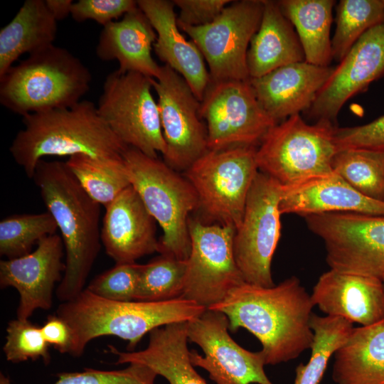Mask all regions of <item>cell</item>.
Instances as JSON below:
<instances>
[{"mask_svg": "<svg viewBox=\"0 0 384 384\" xmlns=\"http://www.w3.org/2000/svg\"><path fill=\"white\" fill-rule=\"evenodd\" d=\"M206 309L181 297L161 302L112 301L85 288L73 299L62 302L55 314L71 327L74 335L71 356L79 357L90 341L103 336L127 341L128 351H133L142 337L152 330L174 323L188 322Z\"/></svg>", "mask_w": 384, "mask_h": 384, "instance_id": "277c9868", "label": "cell"}, {"mask_svg": "<svg viewBox=\"0 0 384 384\" xmlns=\"http://www.w3.org/2000/svg\"><path fill=\"white\" fill-rule=\"evenodd\" d=\"M304 60L297 32L278 1L263 0L260 25L247 53L250 78H257L280 67Z\"/></svg>", "mask_w": 384, "mask_h": 384, "instance_id": "484cf974", "label": "cell"}, {"mask_svg": "<svg viewBox=\"0 0 384 384\" xmlns=\"http://www.w3.org/2000/svg\"><path fill=\"white\" fill-rule=\"evenodd\" d=\"M279 211L302 216L326 213L384 215V201L362 194L333 171L294 186H283Z\"/></svg>", "mask_w": 384, "mask_h": 384, "instance_id": "603a6c76", "label": "cell"}, {"mask_svg": "<svg viewBox=\"0 0 384 384\" xmlns=\"http://www.w3.org/2000/svg\"><path fill=\"white\" fill-rule=\"evenodd\" d=\"M311 298L326 316L362 326L384 319V287L378 278L330 269L319 277Z\"/></svg>", "mask_w": 384, "mask_h": 384, "instance_id": "ffe728a7", "label": "cell"}, {"mask_svg": "<svg viewBox=\"0 0 384 384\" xmlns=\"http://www.w3.org/2000/svg\"><path fill=\"white\" fill-rule=\"evenodd\" d=\"M384 75V23L368 30L354 43L306 112L316 122H334L344 103Z\"/></svg>", "mask_w": 384, "mask_h": 384, "instance_id": "e0dca14e", "label": "cell"}, {"mask_svg": "<svg viewBox=\"0 0 384 384\" xmlns=\"http://www.w3.org/2000/svg\"><path fill=\"white\" fill-rule=\"evenodd\" d=\"M187 322L156 328L149 332L147 347L139 351L122 352L112 347L115 364L144 365L169 384H208L192 365L187 343Z\"/></svg>", "mask_w": 384, "mask_h": 384, "instance_id": "d4e9b609", "label": "cell"}, {"mask_svg": "<svg viewBox=\"0 0 384 384\" xmlns=\"http://www.w3.org/2000/svg\"><path fill=\"white\" fill-rule=\"evenodd\" d=\"M72 0H45L46 6L56 21H61L71 14Z\"/></svg>", "mask_w": 384, "mask_h": 384, "instance_id": "7bdbcfd3", "label": "cell"}, {"mask_svg": "<svg viewBox=\"0 0 384 384\" xmlns=\"http://www.w3.org/2000/svg\"><path fill=\"white\" fill-rule=\"evenodd\" d=\"M382 282H383V287H384V277H383V279H382Z\"/></svg>", "mask_w": 384, "mask_h": 384, "instance_id": "ee69618b", "label": "cell"}, {"mask_svg": "<svg viewBox=\"0 0 384 384\" xmlns=\"http://www.w3.org/2000/svg\"><path fill=\"white\" fill-rule=\"evenodd\" d=\"M57 230V224L48 211L8 216L0 222V255L7 259L28 255L35 244L55 234Z\"/></svg>", "mask_w": 384, "mask_h": 384, "instance_id": "e575fe53", "label": "cell"}, {"mask_svg": "<svg viewBox=\"0 0 384 384\" xmlns=\"http://www.w3.org/2000/svg\"><path fill=\"white\" fill-rule=\"evenodd\" d=\"M314 332L310 358L296 368L294 384H319L329 359L345 342L353 324L338 316H321L313 314L310 321Z\"/></svg>", "mask_w": 384, "mask_h": 384, "instance_id": "4dcf8cb0", "label": "cell"}, {"mask_svg": "<svg viewBox=\"0 0 384 384\" xmlns=\"http://www.w3.org/2000/svg\"><path fill=\"white\" fill-rule=\"evenodd\" d=\"M191 252L181 298L208 309L245 283L237 266L233 226L189 218Z\"/></svg>", "mask_w": 384, "mask_h": 384, "instance_id": "5bb4252c", "label": "cell"}, {"mask_svg": "<svg viewBox=\"0 0 384 384\" xmlns=\"http://www.w3.org/2000/svg\"><path fill=\"white\" fill-rule=\"evenodd\" d=\"M334 356L336 384H384V319L353 328Z\"/></svg>", "mask_w": 384, "mask_h": 384, "instance_id": "4316f807", "label": "cell"}, {"mask_svg": "<svg viewBox=\"0 0 384 384\" xmlns=\"http://www.w3.org/2000/svg\"><path fill=\"white\" fill-rule=\"evenodd\" d=\"M65 164L85 191L104 207L131 185L123 158L100 159L76 154Z\"/></svg>", "mask_w": 384, "mask_h": 384, "instance_id": "f546056e", "label": "cell"}, {"mask_svg": "<svg viewBox=\"0 0 384 384\" xmlns=\"http://www.w3.org/2000/svg\"><path fill=\"white\" fill-rule=\"evenodd\" d=\"M151 78L116 70L105 78L97 112L126 146L158 158L166 151L159 110L151 93Z\"/></svg>", "mask_w": 384, "mask_h": 384, "instance_id": "9c48e42d", "label": "cell"}, {"mask_svg": "<svg viewBox=\"0 0 384 384\" xmlns=\"http://www.w3.org/2000/svg\"><path fill=\"white\" fill-rule=\"evenodd\" d=\"M46 342L61 353L71 356L74 335L70 325L57 314L50 315L41 327Z\"/></svg>", "mask_w": 384, "mask_h": 384, "instance_id": "b9f144b4", "label": "cell"}, {"mask_svg": "<svg viewBox=\"0 0 384 384\" xmlns=\"http://www.w3.org/2000/svg\"><path fill=\"white\" fill-rule=\"evenodd\" d=\"M332 169L362 194L384 201V151L340 149L334 158Z\"/></svg>", "mask_w": 384, "mask_h": 384, "instance_id": "1f68e13d", "label": "cell"}, {"mask_svg": "<svg viewBox=\"0 0 384 384\" xmlns=\"http://www.w3.org/2000/svg\"><path fill=\"white\" fill-rule=\"evenodd\" d=\"M63 255L62 238L55 233L42 238L28 255L1 260V288L14 287L19 294L17 319H28L36 309L51 308L54 287L65 269Z\"/></svg>", "mask_w": 384, "mask_h": 384, "instance_id": "ac0fdd59", "label": "cell"}, {"mask_svg": "<svg viewBox=\"0 0 384 384\" xmlns=\"http://www.w3.org/2000/svg\"><path fill=\"white\" fill-rule=\"evenodd\" d=\"M137 7L134 0H79L73 2L70 15L77 22L92 20L105 26Z\"/></svg>", "mask_w": 384, "mask_h": 384, "instance_id": "f35d334b", "label": "cell"}, {"mask_svg": "<svg viewBox=\"0 0 384 384\" xmlns=\"http://www.w3.org/2000/svg\"><path fill=\"white\" fill-rule=\"evenodd\" d=\"M137 1L156 31V40L153 46L156 55L186 81L201 102L210 80L209 72L200 50L180 32L173 1Z\"/></svg>", "mask_w": 384, "mask_h": 384, "instance_id": "7402d4cb", "label": "cell"}, {"mask_svg": "<svg viewBox=\"0 0 384 384\" xmlns=\"http://www.w3.org/2000/svg\"><path fill=\"white\" fill-rule=\"evenodd\" d=\"M92 75L82 61L54 44L30 54L0 77V102L22 117L68 108L81 101Z\"/></svg>", "mask_w": 384, "mask_h": 384, "instance_id": "5b68a950", "label": "cell"}, {"mask_svg": "<svg viewBox=\"0 0 384 384\" xmlns=\"http://www.w3.org/2000/svg\"><path fill=\"white\" fill-rule=\"evenodd\" d=\"M57 21L45 0H26L11 21L0 30V77L25 53L32 54L53 44Z\"/></svg>", "mask_w": 384, "mask_h": 384, "instance_id": "83f0119b", "label": "cell"}, {"mask_svg": "<svg viewBox=\"0 0 384 384\" xmlns=\"http://www.w3.org/2000/svg\"><path fill=\"white\" fill-rule=\"evenodd\" d=\"M303 217L323 240L331 269L383 279L384 215L326 213Z\"/></svg>", "mask_w": 384, "mask_h": 384, "instance_id": "8fae6325", "label": "cell"}, {"mask_svg": "<svg viewBox=\"0 0 384 384\" xmlns=\"http://www.w3.org/2000/svg\"><path fill=\"white\" fill-rule=\"evenodd\" d=\"M156 373L149 367L130 363L124 369L102 370L85 368L82 372L60 373L53 384H154ZM0 384H12L1 373Z\"/></svg>", "mask_w": 384, "mask_h": 384, "instance_id": "8d00e7d4", "label": "cell"}, {"mask_svg": "<svg viewBox=\"0 0 384 384\" xmlns=\"http://www.w3.org/2000/svg\"><path fill=\"white\" fill-rule=\"evenodd\" d=\"M6 342L3 347L8 361L17 363L28 360L50 361V345L46 342L41 327L28 319H14L8 323Z\"/></svg>", "mask_w": 384, "mask_h": 384, "instance_id": "d590c367", "label": "cell"}, {"mask_svg": "<svg viewBox=\"0 0 384 384\" xmlns=\"http://www.w3.org/2000/svg\"><path fill=\"white\" fill-rule=\"evenodd\" d=\"M142 265L136 262L116 263L95 277L87 289L95 295L112 301L129 302L135 299Z\"/></svg>", "mask_w": 384, "mask_h": 384, "instance_id": "74e56055", "label": "cell"}, {"mask_svg": "<svg viewBox=\"0 0 384 384\" xmlns=\"http://www.w3.org/2000/svg\"><path fill=\"white\" fill-rule=\"evenodd\" d=\"M105 208L101 242L115 263H132L159 252L156 220L132 185Z\"/></svg>", "mask_w": 384, "mask_h": 384, "instance_id": "d6986e66", "label": "cell"}, {"mask_svg": "<svg viewBox=\"0 0 384 384\" xmlns=\"http://www.w3.org/2000/svg\"><path fill=\"white\" fill-rule=\"evenodd\" d=\"M282 193L279 183L258 171L233 239L235 262L247 284L262 287L275 285L271 265L281 233Z\"/></svg>", "mask_w": 384, "mask_h": 384, "instance_id": "30bf717a", "label": "cell"}, {"mask_svg": "<svg viewBox=\"0 0 384 384\" xmlns=\"http://www.w3.org/2000/svg\"><path fill=\"white\" fill-rule=\"evenodd\" d=\"M336 128L324 120L309 124L299 114L276 124L257 148L259 171L285 187L332 173Z\"/></svg>", "mask_w": 384, "mask_h": 384, "instance_id": "52a82bcc", "label": "cell"}, {"mask_svg": "<svg viewBox=\"0 0 384 384\" xmlns=\"http://www.w3.org/2000/svg\"><path fill=\"white\" fill-rule=\"evenodd\" d=\"M333 0H282L278 4L296 29L305 61L329 66L333 60L330 30Z\"/></svg>", "mask_w": 384, "mask_h": 384, "instance_id": "f1b7e54d", "label": "cell"}, {"mask_svg": "<svg viewBox=\"0 0 384 384\" xmlns=\"http://www.w3.org/2000/svg\"><path fill=\"white\" fill-rule=\"evenodd\" d=\"M334 69L304 60L280 67L257 78H250V82L262 108L277 124L307 111Z\"/></svg>", "mask_w": 384, "mask_h": 384, "instance_id": "44dd1931", "label": "cell"}, {"mask_svg": "<svg viewBox=\"0 0 384 384\" xmlns=\"http://www.w3.org/2000/svg\"><path fill=\"white\" fill-rule=\"evenodd\" d=\"M256 151L255 146L208 150L184 171L197 194L203 223L240 226L259 171Z\"/></svg>", "mask_w": 384, "mask_h": 384, "instance_id": "ba28073f", "label": "cell"}, {"mask_svg": "<svg viewBox=\"0 0 384 384\" xmlns=\"http://www.w3.org/2000/svg\"><path fill=\"white\" fill-rule=\"evenodd\" d=\"M180 10L178 25L204 26L214 21L230 0H174Z\"/></svg>", "mask_w": 384, "mask_h": 384, "instance_id": "60d3db41", "label": "cell"}, {"mask_svg": "<svg viewBox=\"0 0 384 384\" xmlns=\"http://www.w3.org/2000/svg\"><path fill=\"white\" fill-rule=\"evenodd\" d=\"M23 128L9 151L26 175L33 178L38 161L47 156L85 154L100 159H122L124 145L97 112V106L81 100L68 108L23 116Z\"/></svg>", "mask_w": 384, "mask_h": 384, "instance_id": "3957f363", "label": "cell"}, {"mask_svg": "<svg viewBox=\"0 0 384 384\" xmlns=\"http://www.w3.org/2000/svg\"><path fill=\"white\" fill-rule=\"evenodd\" d=\"M187 267V260L164 254L142 265L134 300L161 302L181 297Z\"/></svg>", "mask_w": 384, "mask_h": 384, "instance_id": "836d02e7", "label": "cell"}, {"mask_svg": "<svg viewBox=\"0 0 384 384\" xmlns=\"http://www.w3.org/2000/svg\"><path fill=\"white\" fill-rule=\"evenodd\" d=\"M208 150L260 144L277 123L260 104L250 79L210 80L200 102Z\"/></svg>", "mask_w": 384, "mask_h": 384, "instance_id": "7c38bea8", "label": "cell"}, {"mask_svg": "<svg viewBox=\"0 0 384 384\" xmlns=\"http://www.w3.org/2000/svg\"><path fill=\"white\" fill-rule=\"evenodd\" d=\"M314 306L311 295L292 276L272 287L245 282L208 309L228 317L229 330L250 331L262 344L266 365H277L311 348Z\"/></svg>", "mask_w": 384, "mask_h": 384, "instance_id": "6da1fadb", "label": "cell"}, {"mask_svg": "<svg viewBox=\"0 0 384 384\" xmlns=\"http://www.w3.org/2000/svg\"><path fill=\"white\" fill-rule=\"evenodd\" d=\"M122 156L131 185L162 229L159 252L187 260L191 252L189 215L198 207L194 188L184 175L158 158L130 146Z\"/></svg>", "mask_w": 384, "mask_h": 384, "instance_id": "8992f818", "label": "cell"}, {"mask_svg": "<svg viewBox=\"0 0 384 384\" xmlns=\"http://www.w3.org/2000/svg\"><path fill=\"white\" fill-rule=\"evenodd\" d=\"M33 178L64 245L65 269L56 296L65 302L84 289L100 250V205L85 191L65 162L41 159Z\"/></svg>", "mask_w": 384, "mask_h": 384, "instance_id": "7a4b0ae2", "label": "cell"}, {"mask_svg": "<svg viewBox=\"0 0 384 384\" xmlns=\"http://www.w3.org/2000/svg\"><path fill=\"white\" fill-rule=\"evenodd\" d=\"M336 23L331 52L333 59L340 62L368 30L384 23V0H341Z\"/></svg>", "mask_w": 384, "mask_h": 384, "instance_id": "d6a6232c", "label": "cell"}, {"mask_svg": "<svg viewBox=\"0 0 384 384\" xmlns=\"http://www.w3.org/2000/svg\"><path fill=\"white\" fill-rule=\"evenodd\" d=\"M156 40L155 30L137 7L121 20L103 26L96 55L103 61L117 60L120 72H134L156 79L161 71L151 55Z\"/></svg>", "mask_w": 384, "mask_h": 384, "instance_id": "cb8c5ba5", "label": "cell"}, {"mask_svg": "<svg viewBox=\"0 0 384 384\" xmlns=\"http://www.w3.org/2000/svg\"><path fill=\"white\" fill-rule=\"evenodd\" d=\"M263 0L232 1L211 23L204 26L178 25L201 52L210 80H247L248 46L258 30Z\"/></svg>", "mask_w": 384, "mask_h": 384, "instance_id": "4fadbf2b", "label": "cell"}, {"mask_svg": "<svg viewBox=\"0 0 384 384\" xmlns=\"http://www.w3.org/2000/svg\"><path fill=\"white\" fill-rule=\"evenodd\" d=\"M166 151L164 161L177 171H186L208 151L206 124L200 116V101L186 81L169 66H161L151 79Z\"/></svg>", "mask_w": 384, "mask_h": 384, "instance_id": "9a60e30c", "label": "cell"}, {"mask_svg": "<svg viewBox=\"0 0 384 384\" xmlns=\"http://www.w3.org/2000/svg\"><path fill=\"white\" fill-rule=\"evenodd\" d=\"M229 321L222 312L206 309L187 322L189 341L203 351H190L192 365L206 370L216 384H274L267 376L262 351L252 352L238 344L228 333Z\"/></svg>", "mask_w": 384, "mask_h": 384, "instance_id": "2e32d148", "label": "cell"}, {"mask_svg": "<svg viewBox=\"0 0 384 384\" xmlns=\"http://www.w3.org/2000/svg\"><path fill=\"white\" fill-rule=\"evenodd\" d=\"M338 151L344 149H367L384 151V115L368 124L336 128Z\"/></svg>", "mask_w": 384, "mask_h": 384, "instance_id": "ab89813d", "label": "cell"}]
</instances>
